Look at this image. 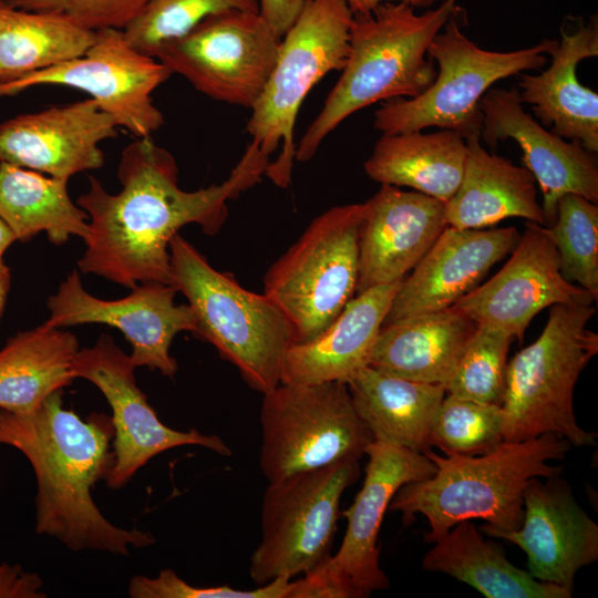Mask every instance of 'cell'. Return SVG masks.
I'll return each mask as SVG.
<instances>
[{
	"label": "cell",
	"instance_id": "13",
	"mask_svg": "<svg viewBox=\"0 0 598 598\" xmlns=\"http://www.w3.org/2000/svg\"><path fill=\"white\" fill-rule=\"evenodd\" d=\"M280 41L258 12L229 10L207 17L155 58L213 100L251 109Z\"/></svg>",
	"mask_w": 598,
	"mask_h": 598
},
{
	"label": "cell",
	"instance_id": "10",
	"mask_svg": "<svg viewBox=\"0 0 598 598\" xmlns=\"http://www.w3.org/2000/svg\"><path fill=\"white\" fill-rule=\"evenodd\" d=\"M262 395L259 464L268 482L359 461L374 441L346 382L279 383Z\"/></svg>",
	"mask_w": 598,
	"mask_h": 598
},
{
	"label": "cell",
	"instance_id": "24",
	"mask_svg": "<svg viewBox=\"0 0 598 598\" xmlns=\"http://www.w3.org/2000/svg\"><path fill=\"white\" fill-rule=\"evenodd\" d=\"M401 282L357 293L319 336L308 342L291 344L283 357L280 383L347 382L368 365Z\"/></svg>",
	"mask_w": 598,
	"mask_h": 598
},
{
	"label": "cell",
	"instance_id": "32",
	"mask_svg": "<svg viewBox=\"0 0 598 598\" xmlns=\"http://www.w3.org/2000/svg\"><path fill=\"white\" fill-rule=\"evenodd\" d=\"M96 31L51 11H30L0 0V83L84 54Z\"/></svg>",
	"mask_w": 598,
	"mask_h": 598
},
{
	"label": "cell",
	"instance_id": "25",
	"mask_svg": "<svg viewBox=\"0 0 598 598\" xmlns=\"http://www.w3.org/2000/svg\"><path fill=\"white\" fill-rule=\"evenodd\" d=\"M477 327L454 306L382 324L368 365L446 388Z\"/></svg>",
	"mask_w": 598,
	"mask_h": 598
},
{
	"label": "cell",
	"instance_id": "27",
	"mask_svg": "<svg viewBox=\"0 0 598 598\" xmlns=\"http://www.w3.org/2000/svg\"><path fill=\"white\" fill-rule=\"evenodd\" d=\"M346 384L374 441L419 453L431 448L432 423L446 394L443 385L403 379L370 365L358 370Z\"/></svg>",
	"mask_w": 598,
	"mask_h": 598
},
{
	"label": "cell",
	"instance_id": "17",
	"mask_svg": "<svg viewBox=\"0 0 598 598\" xmlns=\"http://www.w3.org/2000/svg\"><path fill=\"white\" fill-rule=\"evenodd\" d=\"M597 299L568 281L547 228L527 221L505 265L453 306L477 326L502 330L522 341L534 317L554 305H594Z\"/></svg>",
	"mask_w": 598,
	"mask_h": 598
},
{
	"label": "cell",
	"instance_id": "6",
	"mask_svg": "<svg viewBox=\"0 0 598 598\" xmlns=\"http://www.w3.org/2000/svg\"><path fill=\"white\" fill-rule=\"evenodd\" d=\"M549 308L539 337L506 364L503 439L520 442L554 433L571 445L592 446L597 434L578 425L573 399L580 373L598 352V334L587 327L596 309L565 303Z\"/></svg>",
	"mask_w": 598,
	"mask_h": 598
},
{
	"label": "cell",
	"instance_id": "15",
	"mask_svg": "<svg viewBox=\"0 0 598 598\" xmlns=\"http://www.w3.org/2000/svg\"><path fill=\"white\" fill-rule=\"evenodd\" d=\"M137 367L106 333L95 344L78 351L73 373L93 383L112 410L114 464L106 478L110 488H122L152 457L173 447L199 445L220 455L229 447L216 435L190 429L176 431L163 424L137 386Z\"/></svg>",
	"mask_w": 598,
	"mask_h": 598
},
{
	"label": "cell",
	"instance_id": "30",
	"mask_svg": "<svg viewBox=\"0 0 598 598\" xmlns=\"http://www.w3.org/2000/svg\"><path fill=\"white\" fill-rule=\"evenodd\" d=\"M78 338L44 323L9 339L0 350V410L27 414L75 379Z\"/></svg>",
	"mask_w": 598,
	"mask_h": 598
},
{
	"label": "cell",
	"instance_id": "19",
	"mask_svg": "<svg viewBox=\"0 0 598 598\" xmlns=\"http://www.w3.org/2000/svg\"><path fill=\"white\" fill-rule=\"evenodd\" d=\"M483 114L481 137L491 147L498 141L514 140L523 152L526 167L538 183L545 227L557 214L559 199L579 195L598 202V165L594 153L580 142H566L545 130L523 109L518 90L489 89L481 99Z\"/></svg>",
	"mask_w": 598,
	"mask_h": 598
},
{
	"label": "cell",
	"instance_id": "41",
	"mask_svg": "<svg viewBox=\"0 0 598 598\" xmlns=\"http://www.w3.org/2000/svg\"><path fill=\"white\" fill-rule=\"evenodd\" d=\"M353 13H367L384 2H403L413 8H427L439 0H344Z\"/></svg>",
	"mask_w": 598,
	"mask_h": 598
},
{
	"label": "cell",
	"instance_id": "4",
	"mask_svg": "<svg viewBox=\"0 0 598 598\" xmlns=\"http://www.w3.org/2000/svg\"><path fill=\"white\" fill-rule=\"evenodd\" d=\"M570 446L565 437L545 433L520 442L504 441L476 456H441L426 448L423 454L435 464V473L401 486L389 509L401 512L404 524L416 513L424 515L430 524L424 539L432 544L465 519L481 518L495 529L517 530L526 486L534 477L559 475L561 466L548 461L564 460Z\"/></svg>",
	"mask_w": 598,
	"mask_h": 598
},
{
	"label": "cell",
	"instance_id": "7",
	"mask_svg": "<svg viewBox=\"0 0 598 598\" xmlns=\"http://www.w3.org/2000/svg\"><path fill=\"white\" fill-rule=\"evenodd\" d=\"M352 18L344 0H306L299 18L281 38L275 66L246 125L264 154L270 156L280 148L265 173L278 187L286 188L291 182L300 106L326 74L342 70Z\"/></svg>",
	"mask_w": 598,
	"mask_h": 598
},
{
	"label": "cell",
	"instance_id": "37",
	"mask_svg": "<svg viewBox=\"0 0 598 598\" xmlns=\"http://www.w3.org/2000/svg\"><path fill=\"white\" fill-rule=\"evenodd\" d=\"M8 6L61 13L75 23L97 31L128 25L150 0H3Z\"/></svg>",
	"mask_w": 598,
	"mask_h": 598
},
{
	"label": "cell",
	"instance_id": "23",
	"mask_svg": "<svg viewBox=\"0 0 598 598\" xmlns=\"http://www.w3.org/2000/svg\"><path fill=\"white\" fill-rule=\"evenodd\" d=\"M550 65L537 75L520 73L518 94L545 126L563 138L578 141L585 150L598 152V94L577 79V65L598 55L597 20L579 23L549 51Z\"/></svg>",
	"mask_w": 598,
	"mask_h": 598
},
{
	"label": "cell",
	"instance_id": "12",
	"mask_svg": "<svg viewBox=\"0 0 598 598\" xmlns=\"http://www.w3.org/2000/svg\"><path fill=\"white\" fill-rule=\"evenodd\" d=\"M358 476V461H342L269 482L249 567L258 586L305 575L330 557L341 495Z\"/></svg>",
	"mask_w": 598,
	"mask_h": 598
},
{
	"label": "cell",
	"instance_id": "26",
	"mask_svg": "<svg viewBox=\"0 0 598 598\" xmlns=\"http://www.w3.org/2000/svg\"><path fill=\"white\" fill-rule=\"evenodd\" d=\"M480 138L477 135L465 138L467 153L462 181L444 203L446 225L483 229L506 218L519 217L544 226L533 174L524 166L488 153Z\"/></svg>",
	"mask_w": 598,
	"mask_h": 598
},
{
	"label": "cell",
	"instance_id": "35",
	"mask_svg": "<svg viewBox=\"0 0 598 598\" xmlns=\"http://www.w3.org/2000/svg\"><path fill=\"white\" fill-rule=\"evenodd\" d=\"M503 442L501 405L445 394L432 423L431 446L445 454L476 456L494 451Z\"/></svg>",
	"mask_w": 598,
	"mask_h": 598
},
{
	"label": "cell",
	"instance_id": "28",
	"mask_svg": "<svg viewBox=\"0 0 598 598\" xmlns=\"http://www.w3.org/2000/svg\"><path fill=\"white\" fill-rule=\"evenodd\" d=\"M466 153L465 140L452 130L382 134L363 168L381 185L410 187L445 203L460 186Z\"/></svg>",
	"mask_w": 598,
	"mask_h": 598
},
{
	"label": "cell",
	"instance_id": "1",
	"mask_svg": "<svg viewBox=\"0 0 598 598\" xmlns=\"http://www.w3.org/2000/svg\"><path fill=\"white\" fill-rule=\"evenodd\" d=\"M268 164L269 156L251 141L227 179L187 192L178 186L173 155L151 136L136 138L118 163L121 190L110 194L90 176L87 192L76 200L89 215L79 269L128 289L142 282L172 285L173 237L188 224L216 235L228 217V202L259 183Z\"/></svg>",
	"mask_w": 598,
	"mask_h": 598
},
{
	"label": "cell",
	"instance_id": "40",
	"mask_svg": "<svg viewBox=\"0 0 598 598\" xmlns=\"http://www.w3.org/2000/svg\"><path fill=\"white\" fill-rule=\"evenodd\" d=\"M258 13L280 39L299 18L306 0H257Z\"/></svg>",
	"mask_w": 598,
	"mask_h": 598
},
{
	"label": "cell",
	"instance_id": "8",
	"mask_svg": "<svg viewBox=\"0 0 598 598\" xmlns=\"http://www.w3.org/2000/svg\"><path fill=\"white\" fill-rule=\"evenodd\" d=\"M451 18L433 38L427 54L439 66L433 83L412 99L396 97L374 113V128L391 135L426 127L457 132L465 140L481 136L482 96L497 81L529 70H540L557 40L545 39L526 49L498 52L480 48Z\"/></svg>",
	"mask_w": 598,
	"mask_h": 598
},
{
	"label": "cell",
	"instance_id": "5",
	"mask_svg": "<svg viewBox=\"0 0 598 598\" xmlns=\"http://www.w3.org/2000/svg\"><path fill=\"white\" fill-rule=\"evenodd\" d=\"M169 254L172 285L194 311L195 336L212 343L252 390H274L293 343L283 313L264 292L249 291L230 274L215 269L179 234L171 240Z\"/></svg>",
	"mask_w": 598,
	"mask_h": 598
},
{
	"label": "cell",
	"instance_id": "36",
	"mask_svg": "<svg viewBox=\"0 0 598 598\" xmlns=\"http://www.w3.org/2000/svg\"><path fill=\"white\" fill-rule=\"evenodd\" d=\"M513 340L502 330L478 326L446 384V394L501 405Z\"/></svg>",
	"mask_w": 598,
	"mask_h": 598
},
{
	"label": "cell",
	"instance_id": "18",
	"mask_svg": "<svg viewBox=\"0 0 598 598\" xmlns=\"http://www.w3.org/2000/svg\"><path fill=\"white\" fill-rule=\"evenodd\" d=\"M530 480L523 493L524 516L517 530L486 524L488 536L517 545L527 556L528 573L539 581L573 592L578 570L598 559V526L578 505L558 475Z\"/></svg>",
	"mask_w": 598,
	"mask_h": 598
},
{
	"label": "cell",
	"instance_id": "9",
	"mask_svg": "<svg viewBox=\"0 0 598 598\" xmlns=\"http://www.w3.org/2000/svg\"><path fill=\"white\" fill-rule=\"evenodd\" d=\"M367 214V203L329 208L266 271L264 293L290 323L292 344L319 336L354 297Z\"/></svg>",
	"mask_w": 598,
	"mask_h": 598
},
{
	"label": "cell",
	"instance_id": "29",
	"mask_svg": "<svg viewBox=\"0 0 598 598\" xmlns=\"http://www.w3.org/2000/svg\"><path fill=\"white\" fill-rule=\"evenodd\" d=\"M422 560L423 569L446 574L487 598H569L571 591L539 581L508 561L495 543L482 536L472 519L454 525Z\"/></svg>",
	"mask_w": 598,
	"mask_h": 598
},
{
	"label": "cell",
	"instance_id": "42",
	"mask_svg": "<svg viewBox=\"0 0 598 598\" xmlns=\"http://www.w3.org/2000/svg\"><path fill=\"white\" fill-rule=\"evenodd\" d=\"M11 275L10 269L4 264L0 267V317L4 309L7 296L10 289Z\"/></svg>",
	"mask_w": 598,
	"mask_h": 598
},
{
	"label": "cell",
	"instance_id": "16",
	"mask_svg": "<svg viewBox=\"0 0 598 598\" xmlns=\"http://www.w3.org/2000/svg\"><path fill=\"white\" fill-rule=\"evenodd\" d=\"M176 292L173 285L142 282L124 298L100 299L83 288L79 272L73 270L49 297L50 316L44 324L62 328L101 323L116 328L131 343L130 357L136 367L172 378L177 372V362L169 354L174 338L197 330L190 306L175 303Z\"/></svg>",
	"mask_w": 598,
	"mask_h": 598
},
{
	"label": "cell",
	"instance_id": "33",
	"mask_svg": "<svg viewBox=\"0 0 598 598\" xmlns=\"http://www.w3.org/2000/svg\"><path fill=\"white\" fill-rule=\"evenodd\" d=\"M559 254L564 277L598 297V206L567 194L557 205L554 223L546 227Z\"/></svg>",
	"mask_w": 598,
	"mask_h": 598
},
{
	"label": "cell",
	"instance_id": "34",
	"mask_svg": "<svg viewBox=\"0 0 598 598\" xmlns=\"http://www.w3.org/2000/svg\"><path fill=\"white\" fill-rule=\"evenodd\" d=\"M243 10L258 12L257 0H150L123 29L137 51L155 58L166 43L183 37L209 16Z\"/></svg>",
	"mask_w": 598,
	"mask_h": 598
},
{
	"label": "cell",
	"instance_id": "20",
	"mask_svg": "<svg viewBox=\"0 0 598 598\" xmlns=\"http://www.w3.org/2000/svg\"><path fill=\"white\" fill-rule=\"evenodd\" d=\"M117 127L92 99L21 114L0 124V163L69 181L103 166L100 143Z\"/></svg>",
	"mask_w": 598,
	"mask_h": 598
},
{
	"label": "cell",
	"instance_id": "43",
	"mask_svg": "<svg viewBox=\"0 0 598 598\" xmlns=\"http://www.w3.org/2000/svg\"><path fill=\"white\" fill-rule=\"evenodd\" d=\"M16 237L7 224L0 218V267L4 265L3 254L16 241Z\"/></svg>",
	"mask_w": 598,
	"mask_h": 598
},
{
	"label": "cell",
	"instance_id": "22",
	"mask_svg": "<svg viewBox=\"0 0 598 598\" xmlns=\"http://www.w3.org/2000/svg\"><path fill=\"white\" fill-rule=\"evenodd\" d=\"M365 203L355 293L403 280L447 226L444 203L416 190L381 185Z\"/></svg>",
	"mask_w": 598,
	"mask_h": 598
},
{
	"label": "cell",
	"instance_id": "2",
	"mask_svg": "<svg viewBox=\"0 0 598 598\" xmlns=\"http://www.w3.org/2000/svg\"><path fill=\"white\" fill-rule=\"evenodd\" d=\"M113 437L111 417L93 413L82 420L63 408L62 390L31 413L0 410V444L19 450L35 474L38 534L75 551L122 556L155 543L150 533L112 524L93 501L91 489L106 481L114 464Z\"/></svg>",
	"mask_w": 598,
	"mask_h": 598
},
{
	"label": "cell",
	"instance_id": "31",
	"mask_svg": "<svg viewBox=\"0 0 598 598\" xmlns=\"http://www.w3.org/2000/svg\"><path fill=\"white\" fill-rule=\"evenodd\" d=\"M68 182L0 163V218L19 241L44 231L55 246L71 236L84 239L89 215L70 197Z\"/></svg>",
	"mask_w": 598,
	"mask_h": 598
},
{
	"label": "cell",
	"instance_id": "14",
	"mask_svg": "<svg viewBox=\"0 0 598 598\" xmlns=\"http://www.w3.org/2000/svg\"><path fill=\"white\" fill-rule=\"evenodd\" d=\"M173 73L156 58L134 49L121 29H101L81 56L0 83V97L38 85H62L90 95L101 110L135 138L151 136L164 124L152 93Z\"/></svg>",
	"mask_w": 598,
	"mask_h": 598
},
{
	"label": "cell",
	"instance_id": "21",
	"mask_svg": "<svg viewBox=\"0 0 598 598\" xmlns=\"http://www.w3.org/2000/svg\"><path fill=\"white\" fill-rule=\"evenodd\" d=\"M516 227L463 229L446 226L402 280L383 324L453 306L515 248Z\"/></svg>",
	"mask_w": 598,
	"mask_h": 598
},
{
	"label": "cell",
	"instance_id": "38",
	"mask_svg": "<svg viewBox=\"0 0 598 598\" xmlns=\"http://www.w3.org/2000/svg\"><path fill=\"white\" fill-rule=\"evenodd\" d=\"M290 579L277 578L252 590L229 586L196 587L183 580L174 570L163 569L156 577L134 576L128 584L133 598H286Z\"/></svg>",
	"mask_w": 598,
	"mask_h": 598
},
{
	"label": "cell",
	"instance_id": "39",
	"mask_svg": "<svg viewBox=\"0 0 598 598\" xmlns=\"http://www.w3.org/2000/svg\"><path fill=\"white\" fill-rule=\"evenodd\" d=\"M43 580L20 565L0 564V598H44Z\"/></svg>",
	"mask_w": 598,
	"mask_h": 598
},
{
	"label": "cell",
	"instance_id": "3",
	"mask_svg": "<svg viewBox=\"0 0 598 598\" xmlns=\"http://www.w3.org/2000/svg\"><path fill=\"white\" fill-rule=\"evenodd\" d=\"M414 9L384 2L370 12L353 13L342 73L296 146L295 159L310 161L326 137L359 110L415 97L433 83L437 71L427 48L460 8L456 0H444L421 14Z\"/></svg>",
	"mask_w": 598,
	"mask_h": 598
},
{
	"label": "cell",
	"instance_id": "11",
	"mask_svg": "<svg viewBox=\"0 0 598 598\" xmlns=\"http://www.w3.org/2000/svg\"><path fill=\"white\" fill-rule=\"evenodd\" d=\"M362 488L343 513L348 519L342 544L303 577L289 581L286 598H362L390 587L380 567L379 532L396 491L431 477L435 464L423 453L373 441Z\"/></svg>",
	"mask_w": 598,
	"mask_h": 598
}]
</instances>
